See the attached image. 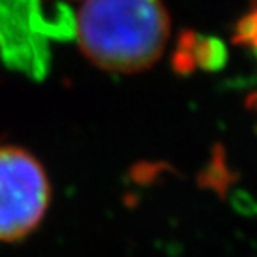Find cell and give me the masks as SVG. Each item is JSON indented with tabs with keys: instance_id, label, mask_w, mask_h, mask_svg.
<instances>
[{
	"instance_id": "cell-1",
	"label": "cell",
	"mask_w": 257,
	"mask_h": 257,
	"mask_svg": "<svg viewBox=\"0 0 257 257\" xmlns=\"http://www.w3.org/2000/svg\"><path fill=\"white\" fill-rule=\"evenodd\" d=\"M75 31L82 52L98 68L134 73L163 56L170 16L161 0H84Z\"/></svg>"
},
{
	"instance_id": "cell-2",
	"label": "cell",
	"mask_w": 257,
	"mask_h": 257,
	"mask_svg": "<svg viewBox=\"0 0 257 257\" xmlns=\"http://www.w3.org/2000/svg\"><path fill=\"white\" fill-rule=\"evenodd\" d=\"M50 202V182L29 152L0 147V241H18L36 229Z\"/></svg>"
},
{
	"instance_id": "cell-3",
	"label": "cell",
	"mask_w": 257,
	"mask_h": 257,
	"mask_svg": "<svg viewBox=\"0 0 257 257\" xmlns=\"http://www.w3.org/2000/svg\"><path fill=\"white\" fill-rule=\"evenodd\" d=\"M186 41H181V50L177 54V61H184L182 68L186 72L193 68L218 70L227 61V50L220 40L200 36L195 32H186Z\"/></svg>"
},
{
	"instance_id": "cell-4",
	"label": "cell",
	"mask_w": 257,
	"mask_h": 257,
	"mask_svg": "<svg viewBox=\"0 0 257 257\" xmlns=\"http://www.w3.org/2000/svg\"><path fill=\"white\" fill-rule=\"evenodd\" d=\"M236 41L245 47L252 48L257 54V0L252 2V9L239 20L236 29ZM250 104L257 109V96L250 98Z\"/></svg>"
}]
</instances>
